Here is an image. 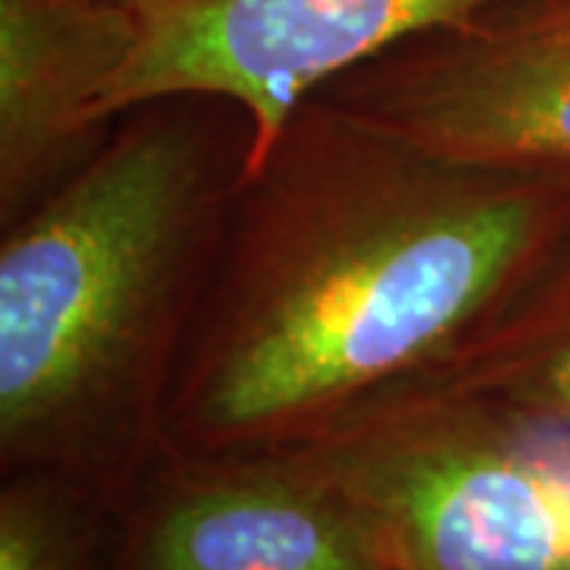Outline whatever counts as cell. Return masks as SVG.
Returning a JSON list of instances; mask_svg holds the SVG:
<instances>
[{"label": "cell", "mask_w": 570, "mask_h": 570, "mask_svg": "<svg viewBox=\"0 0 570 570\" xmlns=\"http://www.w3.org/2000/svg\"><path fill=\"white\" fill-rule=\"evenodd\" d=\"M570 225V178L450 163L307 99L242 171L163 450L305 444L444 365Z\"/></svg>", "instance_id": "1"}, {"label": "cell", "mask_w": 570, "mask_h": 570, "mask_svg": "<svg viewBox=\"0 0 570 570\" xmlns=\"http://www.w3.org/2000/svg\"><path fill=\"white\" fill-rule=\"evenodd\" d=\"M223 102L165 99L105 140L0 238L7 472L118 485L163 448L165 406L242 178Z\"/></svg>", "instance_id": "2"}, {"label": "cell", "mask_w": 570, "mask_h": 570, "mask_svg": "<svg viewBox=\"0 0 570 570\" xmlns=\"http://www.w3.org/2000/svg\"><path fill=\"white\" fill-rule=\"evenodd\" d=\"M302 448L365 517L387 570H570V425L415 377Z\"/></svg>", "instance_id": "3"}, {"label": "cell", "mask_w": 570, "mask_h": 570, "mask_svg": "<svg viewBox=\"0 0 570 570\" xmlns=\"http://www.w3.org/2000/svg\"><path fill=\"white\" fill-rule=\"evenodd\" d=\"M314 99L450 163L570 178V0H491Z\"/></svg>", "instance_id": "4"}, {"label": "cell", "mask_w": 570, "mask_h": 570, "mask_svg": "<svg viewBox=\"0 0 570 570\" xmlns=\"http://www.w3.org/2000/svg\"><path fill=\"white\" fill-rule=\"evenodd\" d=\"M491 0H142L137 45L99 121L165 99H209L247 121L257 165L326 82Z\"/></svg>", "instance_id": "5"}, {"label": "cell", "mask_w": 570, "mask_h": 570, "mask_svg": "<svg viewBox=\"0 0 570 570\" xmlns=\"http://www.w3.org/2000/svg\"><path fill=\"white\" fill-rule=\"evenodd\" d=\"M168 453L124 570H387L365 517L302 444Z\"/></svg>", "instance_id": "6"}, {"label": "cell", "mask_w": 570, "mask_h": 570, "mask_svg": "<svg viewBox=\"0 0 570 570\" xmlns=\"http://www.w3.org/2000/svg\"><path fill=\"white\" fill-rule=\"evenodd\" d=\"M137 45L121 0H0V219L77 171L111 124L99 105Z\"/></svg>", "instance_id": "7"}, {"label": "cell", "mask_w": 570, "mask_h": 570, "mask_svg": "<svg viewBox=\"0 0 570 570\" xmlns=\"http://www.w3.org/2000/svg\"><path fill=\"white\" fill-rule=\"evenodd\" d=\"M422 377L485 390L570 425V225L508 305Z\"/></svg>", "instance_id": "8"}, {"label": "cell", "mask_w": 570, "mask_h": 570, "mask_svg": "<svg viewBox=\"0 0 570 570\" xmlns=\"http://www.w3.org/2000/svg\"><path fill=\"white\" fill-rule=\"evenodd\" d=\"M102 494L58 472H13L0 494V570H89Z\"/></svg>", "instance_id": "9"}, {"label": "cell", "mask_w": 570, "mask_h": 570, "mask_svg": "<svg viewBox=\"0 0 570 570\" xmlns=\"http://www.w3.org/2000/svg\"><path fill=\"white\" fill-rule=\"evenodd\" d=\"M121 3H127V7H140L142 0H121Z\"/></svg>", "instance_id": "10"}]
</instances>
